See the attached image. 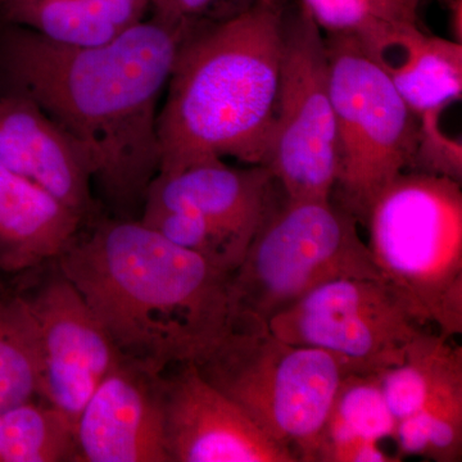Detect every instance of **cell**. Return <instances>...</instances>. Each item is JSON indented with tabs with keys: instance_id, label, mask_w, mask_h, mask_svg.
I'll return each mask as SVG.
<instances>
[{
	"instance_id": "cell-1",
	"label": "cell",
	"mask_w": 462,
	"mask_h": 462,
	"mask_svg": "<svg viewBox=\"0 0 462 462\" xmlns=\"http://www.w3.org/2000/svg\"><path fill=\"white\" fill-rule=\"evenodd\" d=\"M189 32L152 16L97 47L56 44L18 26L0 41L14 90L78 145L91 180L123 214L143 205L160 170V100Z\"/></svg>"
},
{
	"instance_id": "cell-2",
	"label": "cell",
	"mask_w": 462,
	"mask_h": 462,
	"mask_svg": "<svg viewBox=\"0 0 462 462\" xmlns=\"http://www.w3.org/2000/svg\"><path fill=\"white\" fill-rule=\"evenodd\" d=\"M124 357L166 372L231 327V273L141 220L103 221L57 258Z\"/></svg>"
},
{
	"instance_id": "cell-3",
	"label": "cell",
	"mask_w": 462,
	"mask_h": 462,
	"mask_svg": "<svg viewBox=\"0 0 462 462\" xmlns=\"http://www.w3.org/2000/svg\"><path fill=\"white\" fill-rule=\"evenodd\" d=\"M284 41L282 5L258 3L193 27L179 48L158 112V173L234 158L264 165Z\"/></svg>"
},
{
	"instance_id": "cell-4",
	"label": "cell",
	"mask_w": 462,
	"mask_h": 462,
	"mask_svg": "<svg viewBox=\"0 0 462 462\" xmlns=\"http://www.w3.org/2000/svg\"><path fill=\"white\" fill-rule=\"evenodd\" d=\"M363 226L380 279L422 324L462 334L461 182L401 173L380 191Z\"/></svg>"
},
{
	"instance_id": "cell-5",
	"label": "cell",
	"mask_w": 462,
	"mask_h": 462,
	"mask_svg": "<svg viewBox=\"0 0 462 462\" xmlns=\"http://www.w3.org/2000/svg\"><path fill=\"white\" fill-rule=\"evenodd\" d=\"M191 364L298 461L314 462L322 427L346 375L336 358L285 342L267 324L233 321Z\"/></svg>"
},
{
	"instance_id": "cell-6",
	"label": "cell",
	"mask_w": 462,
	"mask_h": 462,
	"mask_svg": "<svg viewBox=\"0 0 462 462\" xmlns=\"http://www.w3.org/2000/svg\"><path fill=\"white\" fill-rule=\"evenodd\" d=\"M282 199L231 273L233 321L269 325L325 282L380 279L355 216L331 199Z\"/></svg>"
},
{
	"instance_id": "cell-7",
	"label": "cell",
	"mask_w": 462,
	"mask_h": 462,
	"mask_svg": "<svg viewBox=\"0 0 462 462\" xmlns=\"http://www.w3.org/2000/svg\"><path fill=\"white\" fill-rule=\"evenodd\" d=\"M324 36L338 152L331 200L363 226L380 191L411 170L418 117L352 39Z\"/></svg>"
},
{
	"instance_id": "cell-8",
	"label": "cell",
	"mask_w": 462,
	"mask_h": 462,
	"mask_svg": "<svg viewBox=\"0 0 462 462\" xmlns=\"http://www.w3.org/2000/svg\"><path fill=\"white\" fill-rule=\"evenodd\" d=\"M264 166L285 199L329 200L338 173L324 32L302 7L284 17L278 102Z\"/></svg>"
},
{
	"instance_id": "cell-9",
	"label": "cell",
	"mask_w": 462,
	"mask_h": 462,
	"mask_svg": "<svg viewBox=\"0 0 462 462\" xmlns=\"http://www.w3.org/2000/svg\"><path fill=\"white\" fill-rule=\"evenodd\" d=\"M425 327L393 289L366 278L325 282L269 321L276 337L327 352L346 375L402 363Z\"/></svg>"
},
{
	"instance_id": "cell-10",
	"label": "cell",
	"mask_w": 462,
	"mask_h": 462,
	"mask_svg": "<svg viewBox=\"0 0 462 462\" xmlns=\"http://www.w3.org/2000/svg\"><path fill=\"white\" fill-rule=\"evenodd\" d=\"M23 294L38 325L41 398L76 422L123 355L56 261L53 272Z\"/></svg>"
},
{
	"instance_id": "cell-11",
	"label": "cell",
	"mask_w": 462,
	"mask_h": 462,
	"mask_svg": "<svg viewBox=\"0 0 462 462\" xmlns=\"http://www.w3.org/2000/svg\"><path fill=\"white\" fill-rule=\"evenodd\" d=\"M163 392V430L170 462H298L242 407L200 375L176 365Z\"/></svg>"
},
{
	"instance_id": "cell-12",
	"label": "cell",
	"mask_w": 462,
	"mask_h": 462,
	"mask_svg": "<svg viewBox=\"0 0 462 462\" xmlns=\"http://www.w3.org/2000/svg\"><path fill=\"white\" fill-rule=\"evenodd\" d=\"M163 392L165 372L123 356L76 420V462H170Z\"/></svg>"
},
{
	"instance_id": "cell-13",
	"label": "cell",
	"mask_w": 462,
	"mask_h": 462,
	"mask_svg": "<svg viewBox=\"0 0 462 462\" xmlns=\"http://www.w3.org/2000/svg\"><path fill=\"white\" fill-rule=\"evenodd\" d=\"M276 187L264 165L233 167L212 160L178 172L157 173L143 203L185 209L251 245L279 202Z\"/></svg>"
},
{
	"instance_id": "cell-14",
	"label": "cell",
	"mask_w": 462,
	"mask_h": 462,
	"mask_svg": "<svg viewBox=\"0 0 462 462\" xmlns=\"http://www.w3.org/2000/svg\"><path fill=\"white\" fill-rule=\"evenodd\" d=\"M0 166L35 182L87 218L94 212L91 173L80 149L32 99L0 97Z\"/></svg>"
},
{
	"instance_id": "cell-15",
	"label": "cell",
	"mask_w": 462,
	"mask_h": 462,
	"mask_svg": "<svg viewBox=\"0 0 462 462\" xmlns=\"http://www.w3.org/2000/svg\"><path fill=\"white\" fill-rule=\"evenodd\" d=\"M83 223L50 191L0 166V272L29 273L53 263Z\"/></svg>"
},
{
	"instance_id": "cell-16",
	"label": "cell",
	"mask_w": 462,
	"mask_h": 462,
	"mask_svg": "<svg viewBox=\"0 0 462 462\" xmlns=\"http://www.w3.org/2000/svg\"><path fill=\"white\" fill-rule=\"evenodd\" d=\"M397 419L376 373L346 374L322 427L314 462H400L382 443L394 439Z\"/></svg>"
},
{
	"instance_id": "cell-17",
	"label": "cell",
	"mask_w": 462,
	"mask_h": 462,
	"mask_svg": "<svg viewBox=\"0 0 462 462\" xmlns=\"http://www.w3.org/2000/svg\"><path fill=\"white\" fill-rule=\"evenodd\" d=\"M149 0H0V14L56 44L97 47L147 18Z\"/></svg>"
},
{
	"instance_id": "cell-18",
	"label": "cell",
	"mask_w": 462,
	"mask_h": 462,
	"mask_svg": "<svg viewBox=\"0 0 462 462\" xmlns=\"http://www.w3.org/2000/svg\"><path fill=\"white\" fill-rule=\"evenodd\" d=\"M378 66L416 117L461 99L462 44L454 39L428 35L419 27Z\"/></svg>"
},
{
	"instance_id": "cell-19",
	"label": "cell",
	"mask_w": 462,
	"mask_h": 462,
	"mask_svg": "<svg viewBox=\"0 0 462 462\" xmlns=\"http://www.w3.org/2000/svg\"><path fill=\"white\" fill-rule=\"evenodd\" d=\"M376 374L398 421L462 389V346L425 329L413 339L402 363Z\"/></svg>"
},
{
	"instance_id": "cell-20",
	"label": "cell",
	"mask_w": 462,
	"mask_h": 462,
	"mask_svg": "<svg viewBox=\"0 0 462 462\" xmlns=\"http://www.w3.org/2000/svg\"><path fill=\"white\" fill-rule=\"evenodd\" d=\"M300 7L324 35L352 39L375 63L419 27L418 11L403 0H300Z\"/></svg>"
},
{
	"instance_id": "cell-21",
	"label": "cell",
	"mask_w": 462,
	"mask_h": 462,
	"mask_svg": "<svg viewBox=\"0 0 462 462\" xmlns=\"http://www.w3.org/2000/svg\"><path fill=\"white\" fill-rule=\"evenodd\" d=\"M38 325L23 293H0V411L41 398Z\"/></svg>"
},
{
	"instance_id": "cell-22",
	"label": "cell",
	"mask_w": 462,
	"mask_h": 462,
	"mask_svg": "<svg viewBox=\"0 0 462 462\" xmlns=\"http://www.w3.org/2000/svg\"><path fill=\"white\" fill-rule=\"evenodd\" d=\"M76 422L45 401L0 411V462H76Z\"/></svg>"
},
{
	"instance_id": "cell-23",
	"label": "cell",
	"mask_w": 462,
	"mask_h": 462,
	"mask_svg": "<svg viewBox=\"0 0 462 462\" xmlns=\"http://www.w3.org/2000/svg\"><path fill=\"white\" fill-rule=\"evenodd\" d=\"M397 457L436 462L462 460V389L397 422Z\"/></svg>"
},
{
	"instance_id": "cell-24",
	"label": "cell",
	"mask_w": 462,
	"mask_h": 462,
	"mask_svg": "<svg viewBox=\"0 0 462 462\" xmlns=\"http://www.w3.org/2000/svg\"><path fill=\"white\" fill-rule=\"evenodd\" d=\"M141 221L179 247L205 258L225 273H233L242 263L247 243L185 209L143 203Z\"/></svg>"
},
{
	"instance_id": "cell-25",
	"label": "cell",
	"mask_w": 462,
	"mask_h": 462,
	"mask_svg": "<svg viewBox=\"0 0 462 462\" xmlns=\"http://www.w3.org/2000/svg\"><path fill=\"white\" fill-rule=\"evenodd\" d=\"M445 111L434 109L418 116V136L410 171L430 173L461 182V139L448 135L443 129L442 115Z\"/></svg>"
},
{
	"instance_id": "cell-26",
	"label": "cell",
	"mask_w": 462,
	"mask_h": 462,
	"mask_svg": "<svg viewBox=\"0 0 462 462\" xmlns=\"http://www.w3.org/2000/svg\"><path fill=\"white\" fill-rule=\"evenodd\" d=\"M230 3H242L243 7L249 8L258 3L282 5V0H149V11H153L152 16L163 23L191 30L203 23L209 14L230 5Z\"/></svg>"
},
{
	"instance_id": "cell-27",
	"label": "cell",
	"mask_w": 462,
	"mask_h": 462,
	"mask_svg": "<svg viewBox=\"0 0 462 462\" xmlns=\"http://www.w3.org/2000/svg\"><path fill=\"white\" fill-rule=\"evenodd\" d=\"M449 12H451L452 39L462 44V0H448Z\"/></svg>"
},
{
	"instance_id": "cell-28",
	"label": "cell",
	"mask_w": 462,
	"mask_h": 462,
	"mask_svg": "<svg viewBox=\"0 0 462 462\" xmlns=\"http://www.w3.org/2000/svg\"><path fill=\"white\" fill-rule=\"evenodd\" d=\"M404 3H406L409 7H411L412 9H415V11H418L419 5H421L422 0H403Z\"/></svg>"
}]
</instances>
